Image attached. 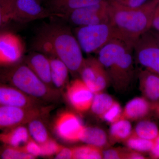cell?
Masks as SVG:
<instances>
[{
    "label": "cell",
    "mask_w": 159,
    "mask_h": 159,
    "mask_svg": "<svg viewBox=\"0 0 159 159\" xmlns=\"http://www.w3.org/2000/svg\"><path fill=\"white\" fill-rule=\"evenodd\" d=\"M33 51L58 58L73 76L79 75L84 58L74 31L67 25L46 23L40 26L32 44Z\"/></svg>",
    "instance_id": "6da1fadb"
},
{
    "label": "cell",
    "mask_w": 159,
    "mask_h": 159,
    "mask_svg": "<svg viewBox=\"0 0 159 159\" xmlns=\"http://www.w3.org/2000/svg\"><path fill=\"white\" fill-rule=\"evenodd\" d=\"M159 2L158 0H148L136 8H125L109 2V23L118 39L133 49L139 38L151 29L154 11Z\"/></svg>",
    "instance_id": "7a4b0ae2"
},
{
    "label": "cell",
    "mask_w": 159,
    "mask_h": 159,
    "mask_svg": "<svg viewBox=\"0 0 159 159\" xmlns=\"http://www.w3.org/2000/svg\"><path fill=\"white\" fill-rule=\"evenodd\" d=\"M133 49L121 40L111 41L97 53V59L108 74L110 84L117 90L125 89L134 74Z\"/></svg>",
    "instance_id": "3957f363"
},
{
    "label": "cell",
    "mask_w": 159,
    "mask_h": 159,
    "mask_svg": "<svg viewBox=\"0 0 159 159\" xmlns=\"http://www.w3.org/2000/svg\"><path fill=\"white\" fill-rule=\"evenodd\" d=\"M0 81L11 84L46 104L58 102L60 99V91L43 82L23 61L11 67L2 69Z\"/></svg>",
    "instance_id": "277c9868"
},
{
    "label": "cell",
    "mask_w": 159,
    "mask_h": 159,
    "mask_svg": "<svg viewBox=\"0 0 159 159\" xmlns=\"http://www.w3.org/2000/svg\"><path fill=\"white\" fill-rule=\"evenodd\" d=\"M74 29V35L81 50L88 54H97L111 41L119 39L109 22L75 27Z\"/></svg>",
    "instance_id": "5b68a950"
},
{
    "label": "cell",
    "mask_w": 159,
    "mask_h": 159,
    "mask_svg": "<svg viewBox=\"0 0 159 159\" xmlns=\"http://www.w3.org/2000/svg\"><path fill=\"white\" fill-rule=\"evenodd\" d=\"M52 108L47 105L32 108L0 105V130L27 125L34 118L47 117Z\"/></svg>",
    "instance_id": "8992f818"
},
{
    "label": "cell",
    "mask_w": 159,
    "mask_h": 159,
    "mask_svg": "<svg viewBox=\"0 0 159 159\" xmlns=\"http://www.w3.org/2000/svg\"><path fill=\"white\" fill-rule=\"evenodd\" d=\"M25 51V43L20 35L9 30H0V69L22 62Z\"/></svg>",
    "instance_id": "52a82bcc"
},
{
    "label": "cell",
    "mask_w": 159,
    "mask_h": 159,
    "mask_svg": "<svg viewBox=\"0 0 159 159\" xmlns=\"http://www.w3.org/2000/svg\"><path fill=\"white\" fill-rule=\"evenodd\" d=\"M133 51L138 63L145 69L159 75V46L151 29L137 40Z\"/></svg>",
    "instance_id": "ba28073f"
},
{
    "label": "cell",
    "mask_w": 159,
    "mask_h": 159,
    "mask_svg": "<svg viewBox=\"0 0 159 159\" xmlns=\"http://www.w3.org/2000/svg\"><path fill=\"white\" fill-rule=\"evenodd\" d=\"M53 130L57 138L68 143L80 142L85 126L73 112H60L53 123Z\"/></svg>",
    "instance_id": "9c48e42d"
},
{
    "label": "cell",
    "mask_w": 159,
    "mask_h": 159,
    "mask_svg": "<svg viewBox=\"0 0 159 159\" xmlns=\"http://www.w3.org/2000/svg\"><path fill=\"white\" fill-rule=\"evenodd\" d=\"M109 6L107 0H102L72 11L64 19L75 27L109 22Z\"/></svg>",
    "instance_id": "30bf717a"
},
{
    "label": "cell",
    "mask_w": 159,
    "mask_h": 159,
    "mask_svg": "<svg viewBox=\"0 0 159 159\" xmlns=\"http://www.w3.org/2000/svg\"><path fill=\"white\" fill-rule=\"evenodd\" d=\"M79 75L94 94L103 92L110 84L105 68L97 57L84 58Z\"/></svg>",
    "instance_id": "8fae6325"
},
{
    "label": "cell",
    "mask_w": 159,
    "mask_h": 159,
    "mask_svg": "<svg viewBox=\"0 0 159 159\" xmlns=\"http://www.w3.org/2000/svg\"><path fill=\"white\" fill-rule=\"evenodd\" d=\"M54 17L38 0H14L11 11V21L21 23Z\"/></svg>",
    "instance_id": "7c38bea8"
},
{
    "label": "cell",
    "mask_w": 159,
    "mask_h": 159,
    "mask_svg": "<svg viewBox=\"0 0 159 159\" xmlns=\"http://www.w3.org/2000/svg\"><path fill=\"white\" fill-rule=\"evenodd\" d=\"M94 93L82 80H72L66 87V97L74 110L84 113L90 110Z\"/></svg>",
    "instance_id": "4fadbf2b"
},
{
    "label": "cell",
    "mask_w": 159,
    "mask_h": 159,
    "mask_svg": "<svg viewBox=\"0 0 159 159\" xmlns=\"http://www.w3.org/2000/svg\"><path fill=\"white\" fill-rule=\"evenodd\" d=\"M0 105L32 108L47 105L11 84L0 81Z\"/></svg>",
    "instance_id": "5bb4252c"
},
{
    "label": "cell",
    "mask_w": 159,
    "mask_h": 159,
    "mask_svg": "<svg viewBox=\"0 0 159 159\" xmlns=\"http://www.w3.org/2000/svg\"><path fill=\"white\" fill-rule=\"evenodd\" d=\"M23 61L43 82L54 88L51 82V64L48 56L33 51L25 57Z\"/></svg>",
    "instance_id": "9a60e30c"
},
{
    "label": "cell",
    "mask_w": 159,
    "mask_h": 159,
    "mask_svg": "<svg viewBox=\"0 0 159 159\" xmlns=\"http://www.w3.org/2000/svg\"><path fill=\"white\" fill-rule=\"evenodd\" d=\"M102 0H49L46 8L53 15L64 19L72 11Z\"/></svg>",
    "instance_id": "2e32d148"
},
{
    "label": "cell",
    "mask_w": 159,
    "mask_h": 159,
    "mask_svg": "<svg viewBox=\"0 0 159 159\" xmlns=\"http://www.w3.org/2000/svg\"><path fill=\"white\" fill-rule=\"evenodd\" d=\"M151 111H152V103L143 97H135L126 103L120 119L139 121L145 118Z\"/></svg>",
    "instance_id": "e0dca14e"
},
{
    "label": "cell",
    "mask_w": 159,
    "mask_h": 159,
    "mask_svg": "<svg viewBox=\"0 0 159 159\" xmlns=\"http://www.w3.org/2000/svg\"><path fill=\"white\" fill-rule=\"evenodd\" d=\"M140 89L143 97L151 103L159 102V75L148 70L139 74Z\"/></svg>",
    "instance_id": "ac0fdd59"
},
{
    "label": "cell",
    "mask_w": 159,
    "mask_h": 159,
    "mask_svg": "<svg viewBox=\"0 0 159 159\" xmlns=\"http://www.w3.org/2000/svg\"><path fill=\"white\" fill-rule=\"evenodd\" d=\"M31 139L27 125H18L0 133V142L9 146H22Z\"/></svg>",
    "instance_id": "d6986e66"
},
{
    "label": "cell",
    "mask_w": 159,
    "mask_h": 159,
    "mask_svg": "<svg viewBox=\"0 0 159 159\" xmlns=\"http://www.w3.org/2000/svg\"><path fill=\"white\" fill-rule=\"evenodd\" d=\"M48 57L51 64L52 85L54 89L61 91L69 83L70 70L61 60L56 57Z\"/></svg>",
    "instance_id": "ffe728a7"
},
{
    "label": "cell",
    "mask_w": 159,
    "mask_h": 159,
    "mask_svg": "<svg viewBox=\"0 0 159 159\" xmlns=\"http://www.w3.org/2000/svg\"><path fill=\"white\" fill-rule=\"evenodd\" d=\"M109 140L103 129L98 127L85 126L80 142L103 149L108 146Z\"/></svg>",
    "instance_id": "44dd1931"
},
{
    "label": "cell",
    "mask_w": 159,
    "mask_h": 159,
    "mask_svg": "<svg viewBox=\"0 0 159 159\" xmlns=\"http://www.w3.org/2000/svg\"><path fill=\"white\" fill-rule=\"evenodd\" d=\"M133 129L130 121L120 119L111 124L109 130L110 143L124 142L130 136Z\"/></svg>",
    "instance_id": "7402d4cb"
},
{
    "label": "cell",
    "mask_w": 159,
    "mask_h": 159,
    "mask_svg": "<svg viewBox=\"0 0 159 159\" xmlns=\"http://www.w3.org/2000/svg\"><path fill=\"white\" fill-rule=\"evenodd\" d=\"M46 117L34 118L27 124L31 139L40 144H43L51 138L43 120Z\"/></svg>",
    "instance_id": "603a6c76"
},
{
    "label": "cell",
    "mask_w": 159,
    "mask_h": 159,
    "mask_svg": "<svg viewBox=\"0 0 159 159\" xmlns=\"http://www.w3.org/2000/svg\"><path fill=\"white\" fill-rule=\"evenodd\" d=\"M115 101L112 97L103 92L94 94L90 110L92 111L94 115L101 119Z\"/></svg>",
    "instance_id": "cb8c5ba5"
},
{
    "label": "cell",
    "mask_w": 159,
    "mask_h": 159,
    "mask_svg": "<svg viewBox=\"0 0 159 159\" xmlns=\"http://www.w3.org/2000/svg\"><path fill=\"white\" fill-rule=\"evenodd\" d=\"M132 134L142 139L153 141L159 135V129L155 122L142 119L133 129Z\"/></svg>",
    "instance_id": "d4e9b609"
},
{
    "label": "cell",
    "mask_w": 159,
    "mask_h": 159,
    "mask_svg": "<svg viewBox=\"0 0 159 159\" xmlns=\"http://www.w3.org/2000/svg\"><path fill=\"white\" fill-rule=\"evenodd\" d=\"M72 148L74 152L73 159H103V149L97 146L86 144Z\"/></svg>",
    "instance_id": "484cf974"
},
{
    "label": "cell",
    "mask_w": 159,
    "mask_h": 159,
    "mask_svg": "<svg viewBox=\"0 0 159 159\" xmlns=\"http://www.w3.org/2000/svg\"><path fill=\"white\" fill-rule=\"evenodd\" d=\"M123 143L130 150L143 153L149 152L153 145V141L142 139L132 133Z\"/></svg>",
    "instance_id": "4316f807"
},
{
    "label": "cell",
    "mask_w": 159,
    "mask_h": 159,
    "mask_svg": "<svg viewBox=\"0 0 159 159\" xmlns=\"http://www.w3.org/2000/svg\"><path fill=\"white\" fill-rule=\"evenodd\" d=\"M0 158L34 159L35 158L25 152L20 146L14 147L3 145L2 146H0Z\"/></svg>",
    "instance_id": "83f0119b"
},
{
    "label": "cell",
    "mask_w": 159,
    "mask_h": 159,
    "mask_svg": "<svg viewBox=\"0 0 159 159\" xmlns=\"http://www.w3.org/2000/svg\"><path fill=\"white\" fill-rule=\"evenodd\" d=\"M40 145L41 148V157H54L64 147L63 145L59 144L52 138L40 144Z\"/></svg>",
    "instance_id": "f1b7e54d"
},
{
    "label": "cell",
    "mask_w": 159,
    "mask_h": 159,
    "mask_svg": "<svg viewBox=\"0 0 159 159\" xmlns=\"http://www.w3.org/2000/svg\"><path fill=\"white\" fill-rule=\"evenodd\" d=\"M14 0H0V29L11 21V11Z\"/></svg>",
    "instance_id": "f546056e"
},
{
    "label": "cell",
    "mask_w": 159,
    "mask_h": 159,
    "mask_svg": "<svg viewBox=\"0 0 159 159\" xmlns=\"http://www.w3.org/2000/svg\"><path fill=\"white\" fill-rule=\"evenodd\" d=\"M122 109L119 102L115 100L113 105L102 116L101 119L110 124L120 120Z\"/></svg>",
    "instance_id": "4dcf8cb0"
},
{
    "label": "cell",
    "mask_w": 159,
    "mask_h": 159,
    "mask_svg": "<svg viewBox=\"0 0 159 159\" xmlns=\"http://www.w3.org/2000/svg\"><path fill=\"white\" fill-rule=\"evenodd\" d=\"M20 147L25 152L32 156L35 159L41 156V148L40 144L32 139H30L25 144L20 146Z\"/></svg>",
    "instance_id": "1f68e13d"
},
{
    "label": "cell",
    "mask_w": 159,
    "mask_h": 159,
    "mask_svg": "<svg viewBox=\"0 0 159 159\" xmlns=\"http://www.w3.org/2000/svg\"><path fill=\"white\" fill-rule=\"evenodd\" d=\"M127 151L122 148H108L103 150V159H125Z\"/></svg>",
    "instance_id": "d6a6232c"
},
{
    "label": "cell",
    "mask_w": 159,
    "mask_h": 159,
    "mask_svg": "<svg viewBox=\"0 0 159 159\" xmlns=\"http://www.w3.org/2000/svg\"><path fill=\"white\" fill-rule=\"evenodd\" d=\"M109 2L127 8H136L140 7L148 0H107Z\"/></svg>",
    "instance_id": "836d02e7"
},
{
    "label": "cell",
    "mask_w": 159,
    "mask_h": 159,
    "mask_svg": "<svg viewBox=\"0 0 159 159\" xmlns=\"http://www.w3.org/2000/svg\"><path fill=\"white\" fill-rule=\"evenodd\" d=\"M74 152L72 147H64L54 157L56 159H73Z\"/></svg>",
    "instance_id": "e575fe53"
},
{
    "label": "cell",
    "mask_w": 159,
    "mask_h": 159,
    "mask_svg": "<svg viewBox=\"0 0 159 159\" xmlns=\"http://www.w3.org/2000/svg\"><path fill=\"white\" fill-rule=\"evenodd\" d=\"M149 153L152 158L159 159V135L153 140V145Z\"/></svg>",
    "instance_id": "d590c367"
},
{
    "label": "cell",
    "mask_w": 159,
    "mask_h": 159,
    "mask_svg": "<svg viewBox=\"0 0 159 159\" xmlns=\"http://www.w3.org/2000/svg\"><path fill=\"white\" fill-rule=\"evenodd\" d=\"M152 29L155 31H159V2L154 11L152 21L151 29Z\"/></svg>",
    "instance_id": "8d00e7d4"
},
{
    "label": "cell",
    "mask_w": 159,
    "mask_h": 159,
    "mask_svg": "<svg viewBox=\"0 0 159 159\" xmlns=\"http://www.w3.org/2000/svg\"><path fill=\"white\" fill-rule=\"evenodd\" d=\"M146 159L141 152L134 150H127L125 159Z\"/></svg>",
    "instance_id": "74e56055"
},
{
    "label": "cell",
    "mask_w": 159,
    "mask_h": 159,
    "mask_svg": "<svg viewBox=\"0 0 159 159\" xmlns=\"http://www.w3.org/2000/svg\"><path fill=\"white\" fill-rule=\"evenodd\" d=\"M152 111L159 119V102L152 103Z\"/></svg>",
    "instance_id": "f35d334b"
},
{
    "label": "cell",
    "mask_w": 159,
    "mask_h": 159,
    "mask_svg": "<svg viewBox=\"0 0 159 159\" xmlns=\"http://www.w3.org/2000/svg\"><path fill=\"white\" fill-rule=\"evenodd\" d=\"M152 31L159 46V31H156L155 30H152Z\"/></svg>",
    "instance_id": "ab89813d"
},
{
    "label": "cell",
    "mask_w": 159,
    "mask_h": 159,
    "mask_svg": "<svg viewBox=\"0 0 159 159\" xmlns=\"http://www.w3.org/2000/svg\"><path fill=\"white\" fill-rule=\"evenodd\" d=\"M158 1H159V0H158Z\"/></svg>",
    "instance_id": "60d3db41"
}]
</instances>
